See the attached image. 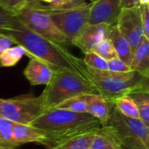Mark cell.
<instances>
[{
    "mask_svg": "<svg viewBox=\"0 0 149 149\" xmlns=\"http://www.w3.org/2000/svg\"><path fill=\"white\" fill-rule=\"evenodd\" d=\"M4 35L23 46L29 58H38L52 69H65L88 79L83 59L71 53L62 44L46 39L24 26L17 17ZM89 80V79H88Z\"/></svg>",
    "mask_w": 149,
    "mask_h": 149,
    "instance_id": "cell-1",
    "label": "cell"
},
{
    "mask_svg": "<svg viewBox=\"0 0 149 149\" xmlns=\"http://www.w3.org/2000/svg\"><path fill=\"white\" fill-rule=\"evenodd\" d=\"M31 126L45 131L43 146L52 149L72 138L98 132L103 125L88 113H79L53 108L43 113Z\"/></svg>",
    "mask_w": 149,
    "mask_h": 149,
    "instance_id": "cell-2",
    "label": "cell"
},
{
    "mask_svg": "<svg viewBox=\"0 0 149 149\" xmlns=\"http://www.w3.org/2000/svg\"><path fill=\"white\" fill-rule=\"evenodd\" d=\"M86 72L99 95L111 101L133 92L148 88L149 78L135 71L113 72L95 70L86 65Z\"/></svg>",
    "mask_w": 149,
    "mask_h": 149,
    "instance_id": "cell-3",
    "label": "cell"
},
{
    "mask_svg": "<svg viewBox=\"0 0 149 149\" xmlns=\"http://www.w3.org/2000/svg\"><path fill=\"white\" fill-rule=\"evenodd\" d=\"M81 94H99L87 79L65 69H53L50 82L41 93L44 113L61 102Z\"/></svg>",
    "mask_w": 149,
    "mask_h": 149,
    "instance_id": "cell-4",
    "label": "cell"
},
{
    "mask_svg": "<svg viewBox=\"0 0 149 149\" xmlns=\"http://www.w3.org/2000/svg\"><path fill=\"white\" fill-rule=\"evenodd\" d=\"M103 127L120 149H149V127L140 119L127 118L113 107Z\"/></svg>",
    "mask_w": 149,
    "mask_h": 149,
    "instance_id": "cell-5",
    "label": "cell"
},
{
    "mask_svg": "<svg viewBox=\"0 0 149 149\" xmlns=\"http://www.w3.org/2000/svg\"><path fill=\"white\" fill-rule=\"evenodd\" d=\"M43 113L41 96L27 93L9 99L0 98V116L13 123L31 125Z\"/></svg>",
    "mask_w": 149,
    "mask_h": 149,
    "instance_id": "cell-6",
    "label": "cell"
},
{
    "mask_svg": "<svg viewBox=\"0 0 149 149\" xmlns=\"http://www.w3.org/2000/svg\"><path fill=\"white\" fill-rule=\"evenodd\" d=\"M16 17L28 29L51 41L67 44L65 36L55 26L50 16L44 10L26 5L15 13Z\"/></svg>",
    "mask_w": 149,
    "mask_h": 149,
    "instance_id": "cell-7",
    "label": "cell"
},
{
    "mask_svg": "<svg viewBox=\"0 0 149 149\" xmlns=\"http://www.w3.org/2000/svg\"><path fill=\"white\" fill-rule=\"evenodd\" d=\"M91 3H86L82 6L66 10L45 11L55 26L65 36L68 45H72L79 33L89 24Z\"/></svg>",
    "mask_w": 149,
    "mask_h": 149,
    "instance_id": "cell-8",
    "label": "cell"
},
{
    "mask_svg": "<svg viewBox=\"0 0 149 149\" xmlns=\"http://www.w3.org/2000/svg\"><path fill=\"white\" fill-rule=\"evenodd\" d=\"M115 24L129 43L134 52L140 43L145 38L139 6L122 8Z\"/></svg>",
    "mask_w": 149,
    "mask_h": 149,
    "instance_id": "cell-9",
    "label": "cell"
},
{
    "mask_svg": "<svg viewBox=\"0 0 149 149\" xmlns=\"http://www.w3.org/2000/svg\"><path fill=\"white\" fill-rule=\"evenodd\" d=\"M122 10L121 0H94L91 3L89 24L113 25Z\"/></svg>",
    "mask_w": 149,
    "mask_h": 149,
    "instance_id": "cell-10",
    "label": "cell"
},
{
    "mask_svg": "<svg viewBox=\"0 0 149 149\" xmlns=\"http://www.w3.org/2000/svg\"><path fill=\"white\" fill-rule=\"evenodd\" d=\"M110 27L111 25L107 24H88L75 38L72 45L80 49L84 54L91 52L99 43L108 38Z\"/></svg>",
    "mask_w": 149,
    "mask_h": 149,
    "instance_id": "cell-11",
    "label": "cell"
},
{
    "mask_svg": "<svg viewBox=\"0 0 149 149\" xmlns=\"http://www.w3.org/2000/svg\"><path fill=\"white\" fill-rule=\"evenodd\" d=\"M53 74V69L45 62L38 58H30L24 70V75L32 86L47 85Z\"/></svg>",
    "mask_w": 149,
    "mask_h": 149,
    "instance_id": "cell-12",
    "label": "cell"
},
{
    "mask_svg": "<svg viewBox=\"0 0 149 149\" xmlns=\"http://www.w3.org/2000/svg\"><path fill=\"white\" fill-rule=\"evenodd\" d=\"M87 113L105 125L114 107L113 101L108 100L99 94H86Z\"/></svg>",
    "mask_w": 149,
    "mask_h": 149,
    "instance_id": "cell-13",
    "label": "cell"
},
{
    "mask_svg": "<svg viewBox=\"0 0 149 149\" xmlns=\"http://www.w3.org/2000/svg\"><path fill=\"white\" fill-rule=\"evenodd\" d=\"M13 138L17 146L27 143L44 145L45 141V131L31 125L13 123Z\"/></svg>",
    "mask_w": 149,
    "mask_h": 149,
    "instance_id": "cell-14",
    "label": "cell"
},
{
    "mask_svg": "<svg viewBox=\"0 0 149 149\" xmlns=\"http://www.w3.org/2000/svg\"><path fill=\"white\" fill-rule=\"evenodd\" d=\"M108 39L113 44L117 57L120 58L121 60H123L127 65L130 66L132 56H133V51L129 43L125 38V37L120 33L116 24L111 25Z\"/></svg>",
    "mask_w": 149,
    "mask_h": 149,
    "instance_id": "cell-15",
    "label": "cell"
},
{
    "mask_svg": "<svg viewBox=\"0 0 149 149\" xmlns=\"http://www.w3.org/2000/svg\"><path fill=\"white\" fill-rule=\"evenodd\" d=\"M132 71H135L149 78V39L145 38L133 52L130 64Z\"/></svg>",
    "mask_w": 149,
    "mask_h": 149,
    "instance_id": "cell-16",
    "label": "cell"
},
{
    "mask_svg": "<svg viewBox=\"0 0 149 149\" xmlns=\"http://www.w3.org/2000/svg\"><path fill=\"white\" fill-rule=\"evenodd\" d=\"M28 3L32 7L41 10L59 11V10H66L82 6L86 3V0H55L51 3L43 4L38 0H31V1H28Z\"/></svg>",
    "mask_w": 149,
    "mask_h": 149,
    "instance_id": "cell-17",
    "label": "cell"
},
{
    "mask_svg": "<svg viewBox=\"0 0 149 149\" xmlns=\"http://www.w3.org/2000/svg\"><path fill=\"white\" fill-rule=\"evenodd\" d=\"M128 95L137 106L140 120L149 127V89H141Z\"/></svg>",
    "mask_w": 149,
    "mask_h": 149,
    "instance_id": "cell-18",
    "label": "cell"
},
{
    "mask_svg": "<svg viewBox=\"0 0 149 149\" xmlns=\"http://www.w3.org/2000/svg\"><path fill=\"white\" fill-rule=\"evenodd\" d=\"M88 149H120L111 134L102 127L94 135Z\"/></svg>",
    "mask_w": 149,
    "mask_h": 149,
    "instance_id": "cell-19",
    "label": "cell"
},
{
    "mask_svg": "<svg viewBox=\"0 0 149 149\" xmlns=\"http://www.w3.org/2000/svg\"><path fill=\"white\" fill-rule=\"evenodd\" d=\"M113 104L114 107L123 116L130 119H140L137 106L129 95H124L116 99Z\"/></svg>",
    "mask_w": 149,
    "mask_h": 149,
    "instance_id": "cell-20",
    "label": "cell"
},
{
    "mask_svg": "<svg viewBox=\"0 0 149 149\" xmlns=\"http://www.w3.org/2000/svg\"><path fill=\"white\" fill-rule=\"evenodd\" d=\"M24 56H26V51L23 46L19 45L10 46L0 55V66L12 67L16 65Z\"/></svg>",
    "mask_w": 149,
    "mask_h": 149,
    "instance_id": "cell-21",
    "label": "cell"
},
{
    "mask_svg": "<svg viewBox=\"0 0 149 149\" xmlns=\"http://www.w3.org/2000/svg\"><path fill=\"white\" fill-rule=\"evenodd\" d=\"M55 108L66 110L73 113H87L88 105H87L86 94H81V95L72 97L61 102Z\"/></svg>",
    "mask_w": 149,
    "mask_h": 149,
    "instance_id": "cell-22",
    "label": "cell"
},
{
    "mask_svg": "<svg viewBox=\"0 0 149 149\" xmlns=\"http://www.w3.org/2000/svg\"><path fill=\"white\" fill-rule=\"evenodd\" d=\"M0 146L15 149L18 146L13 138V122L0 116Z\"/></svg>",
    "mask_w": 149,
    "mask_h": 149,
    "instance_id": "cell-23",
    "label": "cell"
},
{
    "mask_svg": "<svg viewBox=\"0 0 149 149\" xmlns=\"http://www.w3.org/2000/svg\"><path fill=\"white\" fill-rule=\"evenodd\" d=\"M96 133L92 132L77 136L52 149H88Z\"/></svg>",
    "mask_w": 149,
    "mask_h": 149,
    "instance_id": "cell-24",
    "label": "cell"
},
{
    "mask_svg": "<svg viewBox=\"0 0 149 149\" xmlns=\"http://www.w3.org/2000/svg\"><path fill=\"white\" fill-rule=\"evenodd\" d=\"M92 52L96 53L97 55H99L100 57H101L102 58H104L107 61L117 57L116 52L113 48V45L108 38L99 43L93 49Z\"/></svg>",
    "mask_w": 149,
    "mask_h": 149,
    "instance_id": "cell-25",
    "label": "cell"
},
{
    "mask_svg": "<svg viewBox=\"0 0 149 149\" xmlns=\"http://www.w3.org/2000/svg\"><path fill=\"white\" fill-rule=\"evenodd\" d=\"M83 62L87 67L92 69L100 71L107 70V61L93 52L85 53Z\"/></svg>",
    "mask_w": 149,
    "mask_h": 149,
    "instance_id": "cell-26",
    "label": "cell"
},
{
    "mask_svg": "<svg viewBox=\"0 0 149 149\" xmlns=\"http://www.w3.org/2000/svg\"><path fill=\"white\" fill-rule=\"evenodd\" d=\"M15 19V13L0 4V34L4 35L5 31L12 25Z\"/></svg>",
    "mask_w": 149,
    "mask_h": 149,
    "instance_id": "cell-27",
    "label": "cell"
},
{
    "mask_svg": "<svg viewBox=\"0 0 149 149\" xmlns=\"http://www.w3.org/2000/svg\"><path fill=\"white\" fill-rule=\"evenodd\" d=\"M107 70L113 72H127L132 71L130 66L118 57L107 61Z\"/></svg>",
    "mask_w": 149,
    "mask_h": 149,
    "instance_id": "cell-28",
    "label": "cell"
},
{
    "mask_svg": "<svg viewBox=\"0 0 149 149\" xmlns=\"http://www.w3.org/2000/svg\"><path fill=\"white\" fill-rule=\"evenodd\" d=\"M139 10L144 36L149 39V3L140 4Z\"/></svg>",
    "mask_w": 149,
    "mask_h": 149,
    "instance_id": "cell-29",
    "label": "cell"
},
{
    "mask_svg": "<svg viewBox=\"0 0 149 149\" xmlns=\"http://www.w3.org/2000/svg\"><path fill=\"white\" fill-rule=\"evenodd\" d=\"M27 2V0H0V4L16 13L24 7Z\"/></svg>",
    "mask_w": 149,
    "mask_h": 149,
    "instance_id": "cell-30",
    "label": "cell"
},
{
    "mask_svg": "<svg viewBox=\"0 0 149 149\" xmlns=\"http://www.w3.org/2000/svg\"><path fill=\"white\" fill-rule=\"evenodd\" d=\"M13 44H15V42L10 37L0 34V55L5 50H7L10 46H12Z\"/></svg>",
    "mask_w": 149,
    "mask_h": 149,
    "instance_id": "cell-31",
    "label": "cell"
},
{
    "mask_svg": "<svg viewBox=\"0 0 149 149\" xmlns=\"http://www.w3.org/2000/svg\"><path fill=\"white\" fill-rule=\"evenodd\" d=\"M121 5L122 8H131L139 6L140 3L138 0H121Z\"/></svg>",
    "mask_w": 149,
    "mask_h": 149,
    "instance_id": "cell-32",
    "label": "cell"
},
{
    "mask_svg": "<svg viewBox=\"0 0 149 149\" xmlns=\"http://www.w3.org/2000/svg\"><path fill=\"white\" fill-rule=\"evenodd\" d=\"M140 4H143V3H149V0H138Z\"/></svg>",
    "mask_w": 149,
    "mask_h": 149,
    "instance_id": "cell-33",
    "label": "cell"
},
{
    "mask_svg": "<svg viewBox=\"0 0 149 149\" xmlns=\"http://www.w3.org/2000/svg\"><path fill=\"white\" fill-rule=\"evenodd\" d=\"M38 1H42V2H45V3H51L52 2H54L55 0H38Z\"/></svg>",
    "mask_w": 149,
    "mask_h": 149,
    "instance_id": "cell-34",
    "label": "cell"
},
{
    "mask_svg": "<svg viewBox=\"0 0 149 149\" xmlns=\"http://www.w3.org/2000/svg\"><path fill=\"white\" fill-rule=\"evenodd\" d=\"M0 149H9V148H3V147H1V146H0Z\"/></svg>",
    "mask_w": 149,
    "mask_h": 149,
    "instance_id": "cell-35",
    "label": "cell"
},
{
    "mask_svg": "<svg viewBox=\"0 0 149 149\" xmlns=\"http://www.w3.org/2000/svg\"><path fill=\"white\" fill-rule=\"evenodd\" d=\"M27 1H31V0H27Z\"/></svg>",
    "mask_w": 149,
    "mask_h": 149,
    "instance_id": "cell-36",
    "label": "cell"
}]
</instances>
